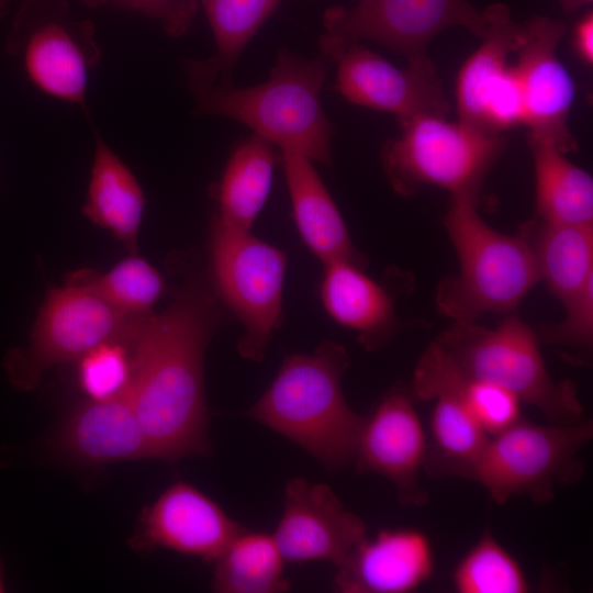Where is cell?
Returning a JSON list of instances; mask_svg holds the SVG:
<instances>
[{
	"label": "cell",
	"instance_id": "cell-1",
	"mask_svg": "<svg viewBox=\"0 0 593 593\" xmlns=\"http://www.w3.org/2000/svg\"><path fill=\"white\" fill-rule=\"evenodd\" d=\"M220 301L212 282L191 277L161 312L142 315L130 337L128 396L152 459L172 465L212 455L203 363L220 323Z\"/></svg>",
	"mask_w": 593,
	"mask_h": 593
},
{
	"label": "cell",
	"instance_id": "cell-2",
	"mask_svg": "<svg viewBox=\"0 0 593 593\" xmlns=\"http://www.w3.org/2000/svg\"><path fill=\"white\" fill-rule=\"evenodd\" d=\"M325 78V57L307 58L284 48L264 82L245 87L187 82L197 114L235 120L281 152L329 165L335 127L322 107Z\"/></svg>",
	"mask_w": 593,
	"mask_h": 593
},
{
	"label": "cell",
	"instance_id": "cell-3",
	"mask_svg": "<svg viewBox=\"0 0 593 593\" xmlns=\"http://www.w3.org/2000/svg\"><path fill=\"white\" fill-rule=\"evenodd\" d=\"M349 363L345 347L329 340L312 355L289 356L245 416L293 441L326 470H340L354 460L363 422L342 390Z\"/></svg>",
	"mask_w": 593,
	"mask_h": 593
},
{
	"label": "cell",
	"instance_id": "cell-4",
	"mask_svg": "<svg viewBox=\"0 0 593 593\" xmlns=\"http://www.w3.org/2000/svg\"><path fill=\"white\" fill-rule=\"evenodd\" d=\"M477 198L451 197L444 221L459 272L439 284L436 301L439 311L455 322L511 312L541 280L527 242L486 224L477 211Z\"/></svg>",
	"mask_w": 593,
	"mask_h": 593
},
{
	"label": "cell",
	"instance_id": "cell-5",
	"mask_svg": "<svg viewBox=\"0 0 593 593\" xmlns=\"http://www.w3.org/2000/svg\"><path fill=\"white\" fill-rule=\"evenodd\" d=\"M436 342L466 376L506 388L522 403L538 409L550 423L583 418L573 383L552 379L536 332L518 317L507 316L495 328L455 322Z\"/></svg>",
	"mask_w": 593,
	"mask_h": 593
},
{
	"label": "cell",
	"instance_id": "cell-6",
	"mask_svg": "<svg viewBox=\"0 0 593 593\" xmlns=\"http://www.w3.org/2000/svg\"><path fill=\"white\" fill-rule=\"evenodd\" d=\"M401 121V134L381 150L392 188L412 195L436 186L451 197H478L483 179L505 146L503 134L490 133L444 115L418 114Z\"/></svg>",
	"mask_w": 593,
	"mask_h": 593
},
{
	"label": "cell",
	"instance_id": "cell-7",
	"mask_svg": "<svg viewBox=\"0 0 593 593\" xmlns=\"http://www.w3.org/2000/svg\"><path fill=\"white\" fill-rule=\"evenodd\" d=\"M592 437L591 419L539 425L521 418L489 438L472 481L499 505L515 496L544 505L553 499L558 486L581 479L584 463L580 452Z\"/></svg>",
	"mask_w": 593,
	"mask_h": 593
},
{
	"label": "cell",
	"instance_id": "cell-8",
	"mask_svg": "<svg viewBox=\"0 0 593 593\" xmlns=\"http://www.w3.org/2000/svg\"><path fill=\"white\" fill-rule=\"evenodd\" d=\"M141 316L118 310L66 278L61 287L47 290L27 345L5 354L8 380L21 391L35 390L53 367L75 362L103 343L128 339Z\"/></svg>",
	"mask_w": 593,
	"mask_h": 593
},
{
	"label": "cell",
	"instance_id": "cell-9",
	"mask_svg": "<svg viewBox=\"0 0 593 593\" xmlns=\"http://www.w3.org/2000/svg\"><path fill=\"white\" fill-rule=\"evenodd\" d=\"M5 48L36 90L86 110L101 49L93 23L74 16L66 0L20 3Z\"/></svg>",
	"mask_w": 593,
	"mask_h": 593
},
{
	"label": "cell",
	"instance_id": "cell-10",
	"mask_svg": "<svg viewBox=\"0 0 593 593\" xmlns=\"http://www.w3.org/2000/svg\"><path fill=\"white\" fill-rule=\"evenodd\" d=\"M209 251L213 289L244 327L237 350L245 359L260 361L281 317L286 257L216 216L210 227Z\"/></svg>",
	"mask_w": 593,
	"mask_h": 593
},
{
	"label": "cell",
	"instance_id": "cell-11",
	"mask_svg": "<svg viewBox=\"0 0 593 593\" xmlns=\"http://www.w3.org/2000/svg\"><path fill=\"white\" fill-rule=\"evenodd\" d=\"M488 25L485 9L468 0H358L350 8L325 10L318 44L326 59L336 60L348 45L369 41L412 61L428 57V44L445 30L460 26L481 38Z\"/></svg>",
	"mask_w": 593,
	"mask_h": 593
},
{
	"label": "cell",
	"instance_id": "cell-12",
	"mask_svg": "<svg viewBox=\"0 0 593 593\" xmlns=\"http://www.w3.org/2000/svg\"><path fill=\"white\" fill-rule=\"evenodd\" d=\"M489 25L480 46L467 58L456 79L458 120L503 134L524 124L519 78L510 61L518 29L502 3L485 8Z\"/></svg>",
	"mask_w": 593,
	"mask_h": 593
},
{
	"label": "cell",
	"instance_id": "cell-13",
	"mask_svg": "<svg viewBox=\"0 0 593 593\" xmlns=\"http://www.w3.org/2000/svg\"><path fill=\"white\" fill-rule=\"evenodd\" d=\"M564 33L561 22L534 16L518 24L513 53L528 136L547 139L567 154L577 147V142L568 125L574 82L557 55Z\"/></svg>",
	"mask_w": 593,
	"mask_h": 593
},
{
	"label": "cell",
	"instance_id": "cell-14",
	"mask_svg": "<svg viewBox=\"0 0 593 593\" xmlns=\"http://www.w3.org/2000/svg\"><path fill=\"white\" fill-rule=\"evenodd\" d=\"M411 393L417 400L435 401L423 470L436 479L472 480L490 437L461 399L455 382V363L436 340L415 367Z\"/></svg>",
	"mask_w": 593,
	"mask_h": 593
},
{
	"label": "cell",
	"instance_id": "cell-15",
	"mask_svg": "<svg viewBox=\"0 0 593 593\" xmlns=\"http://www.w3.org/2000/svg\"><path fill=\"white\" fill-rule=\"evenodd\" d=\"M335 89L348 102L396 115L446 116L450 104L429 57L400 68L361 43H353L336 59Z\"/></svg>",
	"mask_w": 593,
	"mask_h": 593
},
{
	"label": "cell",
	"instance_id": "cell-16",
	"mask_svg": "<svg viewBox=\"0 0 593 593\" xmlns=\"http://www.w3.org/2000/svg\"><path fill=\"white\" fill-rule=\"evenodd\" d=\"M426 451L427 437L412 393L394 388L363 416L353 461L358 473L385 478L402 506H422L429 499L419 482Z\"/></svg>",
	"mask_w": 593,
	"mask_h": 593
},
{
	"label": "cell",
	"instance_id": "cell-17",
	"mask_svg": "<svg viewBox=\"0 0 593 593\" xmlns=\"http://www.w3.org/2000/svg\"><path fill=\"white\" fill-rule=\"evenodd\" d=\"M245 529L202 491L177 481L143 508L127 542L141 553L164 548L212 562Z\"/></svg>",
	"mask_w": 593,
	"mask_h": 593
},
{
	"label": "cell",
	"instance_id": "cell-18",
	"mask_svg": "<svg viewBox=\"0 0 593 593\" xmlns=\"http://www.w3.org/2000/svg\"><path fill=\"white\" fill-rule=\"evenodd\" d=\"M272 536L287 561L339 567L367 533L363 521L327 484L295 478L286 484L283 513Z\"/></svg>",
	"mask_w": 593,
	"mask_h": 593
},
{
	"label": "cell",
	"instance_id": "cell-19",
	"mask_svg": "<svg viewBox=\"0 0 593 593\" xmlns=\"http://www.w3.org/2000/svg\"><path fill=\"white\" fill-rule=\"evenodd\" d=\"M53 443L61 457L82 467L152 459L128 393L104 401L85 399L60 421Z\"/></svg>",
	"mask_w": 593,
	"mask_h": 593
},
{
	"label": "cell",
	"instance_id": "cell-20",
	"mask_svg": "<svg viewBox=\"0 0 593 593\" xmlns=\"http://www.w3.org/2000/svg\"><path fill=\"white\" fill-rule=\"evenodd\" d=\"M430 539L415 528L382 529L362 539L338 567L335 588L344 593H409L434 574Z\"/></svg>",
	"mask_w": 593,
	"mask_h": 593
},
{
	"label": "cell",
	"instance_id": "cell-21",
	"mask_svg": "<svg viewBox=\"0 0 593 593\" xmlns=\"http://www.w3.org/2000/svg\"><path fill=\"white\" fill-rule=\"evenodd\" d=\"M281 154L294 221L305 245L324 265L347 261L362 268L366 260L355 249L313 160L299 153Z\"/></svg>",
	"mask_w": 593,
	"mask_h": 593
},
{
	"label": "cell",
	"instance_id": "cell-22",
	"mask_svg": "<svg viewBox=\"0 0 593 593\" xmlns=\"http://www.w3.org/2000/svg\"><path fill=\"white\" fill-rule=\"evenodd\" d=\"M94 149L82 212L107 230L130 254H137L146 198L137 178L122 158L93 131Z\"/></svg>",
	"mask_w": 593,
	"mask_h": 593
},
{
	"label": "cell",
	"instance_id": "cell-23",
	"mask_svg": "<svg viewBox=\"0 0 593 593\" xmlns=\"http://www.w3.org/2000/svg\"><path fill=\"white\" fill-rule=\"evenodd\" d=\"M210 24L215 53L205 59H187V81L228 85L236 63L262 24L282 0H197Z\"/></svg>",
	"mask_w": 593,
	"mask_h": 593
},
{
	"label": "cell",
	"instance_id": "cell-24",
	"mask_svg": "<svg viewBox=\"0 0 593 593\" xmlns=\"http://www.w3.org/2000/svg\"><path fill=\"white\" fill-rule=\"evenodd\" d=\"M321 296L327 313L358 332L368 349L379 346L392 327L394 310L389 295L354 264H326Z\"/></svg>",
	"mask_w": 593,
	"mask_h": 593
},
{
	"label": "cell",
	"instance_id": "cell-25",
	"mask_svg": "<svg viewBox=\"0 0 593 593\" xmlns=\"http://www.w3.org/2000/svg\"><path fill=\"white\" fill-rule=\"evenodd\" d=\"M519 235L529 245L550 292L563 304L593 277V224L526 223Z\"/></svg>",
	"mask_w": 593,
	"mask_h": 593
},
{
	"label": "cell",
	"instance_id": "cell-26",
	"mask_svg": "<svg viewBox=\"0 0 593 593\" xmlns=\"http://www.w3.org/2000/svg\"><path fill=\"white\" fill-rule=\"evenodd\" d=\"M275 146L251 133L228 157L215 190L217 219L226 226L249 232L269 195Z\"/></svg>",
	"mask_w": 593,
	"mask_h": 593
},
{
	"label": "cell",
	"instance_id": "cell-27",
	"mask_svg": "<svg viewBox=\"0 0 593 593\" xmlns=\"http://www.w3.org/2000/svg\"><path fill=\"white\" fill-rule=\"evenodd\" d=\"M535 170L537 217L560 224H593L592 176L551 142L528 136Z\"/></svg>",
	"mask_w": 593,
	"mask_h": 593
},
{
	"label": "cell",
	"instance_id": "cell-28",
	"mask_svg": "<svg viewBox=\"0 0 593 593\" xmlns=\"http://www.w3.org/2000/svg\"><path fill=\"white\" fill-rule=\"evenodd\" d=\"M272 535L243 530L214 561L211 588L219 593H278L291 585Z\"/></svg>",
	"mask_w": 593,
	"mask_h": 593
},
{
	"label": "cell",
	"instance_id": "cell-29",
	"mask_svg": "<svg viewBox=\"0 0 593 593\" xmlns=\"http://www.w3.org/2000/svg\"><path fill=\"white\" fill-rule=\"evenodd\" d=\"M67 279L89 288L131 315L152 312L166 291L160 272L137 254H130L105 272L80 269L68 273Z\"/></svg>",
	"mask_w": 593,
	"mask_h": 593
},
{
	"label": "cell",
	"instance_id": "cell-30",
	"mask_svg": "<svg viewBox=\"0 0 593 593\" xmlns=\"http://www.w3.org/2000/svg\"><path fill=\"white\" fill-rule=\"evenodd\" d=\"M458 593H525L529 582L518 561L490 530L467 551L452 574Z\"/></svg>",
	"mask_w": 593,
	"mask_h": 593
},
{
	"label": "cell",
	"instance_id": "cell-31",
	"mask_svg": "<svg viewBox=\"0 0 593 593\" xmlns=\"http://www.w3.org/2000/svg\"><path fill=\"white\" fill-rule=\"evenodd\" d=\"M75 363L76 383L85 399L104 401L128 393L133 378L130 338L103 343Z\"/></svg>",
	"mask_w": 593,
	"mask_h": 593
},
{
	"label": "cell",
	"instance_id": "cell-32",
	"mask_svg": "<svg viewBox=\"0 0 593 593\" xmlns=\"http://www.w3.org/2000/svg\"><path fill=\"white\" fill-rule=\"evenodd\" d=\"M455 382L466 406L489 437L503 433L523 418L522 401L506 388L468 377L456 363Z\"/></svg>",
	"mask_w": 593,
	"mask_h": 593
},
{
	"label": "cell",
	"instance_id": "cell-33",
	"mask_svg": "<svg viewBox=\"0 0 593 593\" xmlns=\"http://www.w3.org/2000/svg\"><path fill=\"white\" fill-rule=\"evenodd\" d=\"M566 317L546 325L539 337L547 344L589 350L593 343V277L564 304Z\"/></svg>",
	"mask_w": 593,
	"mask_h": 593
},
{
	"label": "cell",
	"instance_id": "cell-34",
	"mask_svg": "<svg viewBox=\"0 0 593 593\" xmlns=\"http://www.w3.org/2000/svg\"><path fill=\"white\" fill-rule=\"evenodd\" d=\"M90 8L112 7L141 13L158 22L171 37L183 35L191 26L197 0H82Z\"/></svg>",
	"mask_w": 593,
	"mask_h": 593
},
{
	"label": "cell",
	"instance_id": "cell-35",
	"mask_svg": "<svg viewBox=\"0 0 593 593\" xmlns=\"http://www.w3.org/2000/svg\"><path fill=\"white\" fill-rule=\"evenodd\" d=\"M571 44L577 57L586 66L593 64V12L586 10L575 22Z\"/></svg>",
	"mask_w": 593,
	"mask_h": 593
},
{
	"label": "cell",
	"instance_id": "cell-36",
	"mask_svg": "<svg viewBox=\"0 0 593 593\" xmlns=\"http://www.w3.org/2000/svg\"><path fill=\"white\" fill-rule=\"evenodd\" d=\"M567 13H573L592 3L593 0H559Z\"/></svg>",
	"mask_w": 593,
	"mask_h": 593
},
{
	"label": "cell",
	"instance_id": "cell-37",
	"mask_svg": "<svg viewBox=\"0 0 593 593\" xmlns=\"http://www.w3.org/2000/svg\"><path fill=\"white\" fill-rule=\"evenodd\" d=\"M25 0H0V16L5 15L13 5L20 4Z\"/></svg>",
	"mask_w": 593,
	"mask_h": 593
},
{
	"label": "cell",
	"instance_id": "cell-38",
	"mask_svg": "<svg viewBox=\"0 0 593 593\" xmlns=\"http://www.w3.org/2000/svg\"><path fill=\"white\" fill-rule=\"evenodd\" d=\"M5 591V583H4V568L3 563L0 559V593Z\"/></svg>",
	"mask_w": 593,
	"mask_h": 593
}]
</instances>
